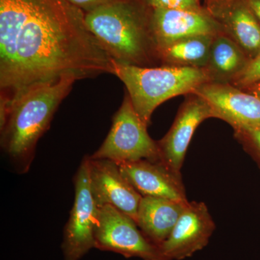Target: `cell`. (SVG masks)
<instances>
[{
  "label": "cell",
  "mask_w": 260,
  "mask_h": 260,
  "mask_svg": "<svg viewBox=\"0 0 260 260\" xmlns=\"http://www.w3.org/2000/svg\"><path fill=\"white\" fill-rule=\"evenodd\" d=\"M113 59L68 0H0L1 99L37 84L112 74Z\"/></svg>",
  "instance_id": "1"
},
{
  "label": "cell",
  "mask_w": 260,
  "mask_h": 260,
  "mask_svg": "<svg viewBox=\"0 0 260 260\" xmlns=\"http://www.w3.org/2000/svg\"><path fill=\"white\" fill-rule=\"evenodd\" d=\"M64 77L25 89L10 100H1L2 146L20 174L30 169L36 146L49 129L53 116L76 81Z\"/></svg>",
  "instance_id": "2"
},
{
  "label": "cell",
  "mask_w": 260,
  "mask_h": 260,
  "mask_svg": "<svg viewBox=\"0 0 260 260\" xmlns=\"http://www.w3.org/2000/svg\"><path fill=\"white\" fill-rule=\"evenodd\" d=\"M88 30L114 61L160 66L150 29V8L142 0H121L84 13Z\"/></svg>",
  "instance_id": "3"
},
{
  "label": "cell",
  "mask_w": 260,
  "mask_h": 260,
  "mask_svg": "<svg viewBox=\"0 0 260 260\" xmlns=\"http://www.w3.org/2000/svg\"><path fill=\"white\" fill-rule=\"evenodd\" d=\"M112 74L124 84L135 110L148 126L154 111L162 103L193 93L202 84L210 82L204 69L169 65L144 68L114 59Z\"/></svg>",
  "instance_id": "4"
},
{
  "label": "cell",
  "mask_w": 260,
  "mask_h": 260,
  "mask_svg": "<svg viewBox=\"0 0 260 260\" xmlns=\"http://www.w3.org/2000/svg\"><path fill=\"white\" fill-rule=\"evenodd\" d=\"M148 127L126 93L107 138L90 158L108 159L118 164L140 160L158 161V143L150 138Z\"/></svg>",
  "instance_id": "5"
},
{
  "label": "cell",
  "mask_w": 260,
  "mask_h": 260,
  "mask_svg": "<svg viewBox=\"0 0 260 260\" xmlns=\"http://www.w3.org/2000/svg\"><path fill=\"white\" fill-rule=\"evenodd\" d=\"M95 248L110 251L125 257L143 260H165L158 246L147 239L136 221L112 205L98 210Z\"/></svg>",
  "instance_id": "6"
},
{
  "label": "cell",
  "mask_w": 260,
  "mask_h": 260,
  "mask_svg": "<svg viewBox=\"0 0 260 260\" xmlns=\"http://www.w3.org/2000/svg\"><path fill=\"white\" fill-rule=\"evenodd\" d=\"M75 201L64 231L62 249L65 260H80L95 248L96 203L90 189L88 157H85L75 174Z\"/></svg>",
  "instance_id": "7"
},
{
  "label": "cell",
  "mask_w": 260,
  "mask_h": 260,
  "mask_svg": "<svg viewBox=\"0 0 260 260\" xmlns=\"http://www.w3.org/2000/svg\"><path fill=\"white\" fill-rule=\"evenodd\" d=\"M209 105L212 117L230 124L234 132L260 126V97L230 83L207 82L194 93Z\"/></svg>",
  "instance_id": "8"
},
{
  "label": "cell",
  "mask_w": 260,
  "mask_h": 260,
  "mask_svg": "<svg viewBox=\"0 0 260 260\" xmlns=\"http://www.w3.org/2000/svg\"><path fill=\"white\" fill-rule=\"evenodd\" d=\"M215 223L203 202H189L165 242L158 246L165 260L191 257L208 245Z\"/></svg>",
  "instance_id": "9"
},
{
  "label": "cell",
  "mask_w": 260,
  "mask_h": 260,
  "mask_svg": "<svg viewBox=\"0 0 260 260\" xmlns=\"http://www.w3.org/2000/svg\"><path fill=\"white\" fill-rule=\"evenodd\" d=\"M212 117L209 105L195 93L186 95L167 134L157 142L159 160L176 174L181 169L191 138L197 128L205 119Z\"/></svg>",
  "instance_id": "10"
},
{
  "label": "cell",
  "mask_w": 260,
  "mask_h": 260,
  "mask_svg": "<svg viewBox=\"0 0 260 260\" xmlns=\"http://www.w3.org/2000/svg\"><path fill=\"white\" fill-rule=\"evenodd\" d=\"M203 6L250 60L259 54L260 21L248 0H203Z\"/></svg>",
  "instance_id": "11"
},
{
  "label": "cell",
  "mask_w": 260,
  "mask_h": 260,
  "mask_svg": "<svg viewBox=\"0 0 260 260\" xmlns=\"http://www.w3.org/2000/svg\"><path fill=\"white\" fill-rule=\"evenodd\" d=\"M88 160L90 189L98 208L112 205L136 221L143 196L123 176L118 164L90 157Z\"/></svg>",
  "instance_id": "12"
},
{
  "label": "cell",
  "mask_w": 260,
  "mask_h": 260,
  "mask_svg": "<svg viewBox=\"0 0 260 260\" xmlns=\"http://www.w3.org/2000/svg\"><path fill=\"white\" fill-rule=\"evenodd\" d=\"M150 29L158 52L185 38L222 34L208 12L184 9L150 8Z\"/></svg>",
  "instance_id": "13"
},
{
  "label": "cell",
  "mask_w": 260,
  "mask_h": 260,
  "mask_svg": "<svg viewBox=\"0 0 260 260\" xmlns=\"http://www.w3.org/2000/svg\"><path fill=\"white\" fill-rule=\"evenodd\" d=\"M118 165L123 176L142 196L188 201L181 175L160 160H140Z\"/></svg>",
  "instance_id": "14"
},
{
  "label": "cell",
  "mask_w": 260,
  "mask_h": 260,
  "mask_svg": "<svg viewBox=\"0 0 260 260\" xmlns=\"http://www.w3.org/2000/svg\"><path fill=\"white\" fill-rule=\"evenodd\" d=\"M188 203L143 197L138 207L136 223L147 239L159 246L170 235Z\"/></svg>",
  "instance_id": "15"
},
{
  "label": "cell",
  "mask_w": 260,
  "mask_h": 260,
  "mask_svg": "<svg viewBox=\"0 0 260 260\" xmlns=\"http://www.w3.org/2000/svg\"><path fill=\"white\" fill-rule=\"evenodd\" d=\"M250 59L234 41L223 34L214 37L209 59L204 68L210 82L232 83Z\"/></svg>",
  "instance_id": "16"
},
{
  "label": "cell",
  "mask_w": 260,
  "mask_h": 260,
  "mask_svg": "<svg viewBox=\"0 0 260 260\" xmlns=\"http://www.w3.org/2000/svg\"><path fill=\"white\" fill-rule=\"evenodd\" d=\"M215 36H194L172 43L159 51L160 65L204 69Z\"/></svg>",
  "instance_id": "17"
},
{
  "label": "cell",
  "mask_w": 260,
  "mask_h": 260,
  "mask_svg": "<svg viewBox=\"0 0 260 260\" xmlns=\"http://www.w3.org/2000/svg\"><path fill=\"white\" fill-rule=\"evenodd\" d=\"M260 83V53L254 59H251L245 69L233 80L234 86L241 89L249 88L251 85Z\"/></svg>",
  "instance_id": "18"
},
{
  "label": "cell",
  "mask_w": 260,
  "mask_h": 260,
  "mask_svg": "<svg viewBox=\"0 0 260 260\" xmlns=\"http://www.w3.org/2000/svg\"><path fill=\"white\" fill-rule=\"evenodd\" d=\"M148 8L205 11L201 0H142Z\"/></svg>",
  "instance_id": "19"
},
{
  "label": "cell",
  "mask_w": 260,
  "mask_h": 260,
  "mask_svg": "<svg viewBox=\"0 0 260 260\" xmlns=\"http://www.w3.org/2000/svg\"><path fill=\"white\" fill-rule=\"evenodd\" d=\"M234 135L260 165V126L234 132Z\"/></svg>",
  "instance_id": "20"
},
{
  "label": "cell",
  "mask_w": 260,
  "mask_h": 260,
  "mask_svg": "<svg viewBox=\"0 0 260 260\" xmlns=\"http://www.w3.org/2000/svg\"><path fill=\"white\" fill-rule=\"evenodd\" d=\"M68 1L79 8L83 13H87L104 5L112 4L121 0H68Z\"/></svg>",
  "instance_id": "21"
},
{
  "label": "cell",
  "mask_w": 260,
  "mask_h": 260,
  "mask_svg": "<svg viewBox=\"0 0 260 260\" xmlns=\"http://www.w3.org/2000/svg\"><path fill=\"white\" fill-rule=\"evenodd\" d=\"M260 21V0H248Z\"/></svg>",
  "instance_id": "22"
},
{
  "label": "cell",
  "mask_w": 260,
  "mask_h": 260,
  "mask_svg": "<svg viewBox=\"0 0 260 260\" xmlns=\"http://www.w3.org/2000/svg\"><path fill=\"white\" fill-rule=\"evenodd\" d=\"M242 90H245V91L248 92V93L254 94V95H256V96L260 97V83L251 85V86L249 87V88L242 89Z\"/></svg>",
  "instance_id": "23"
}]
</instances>
